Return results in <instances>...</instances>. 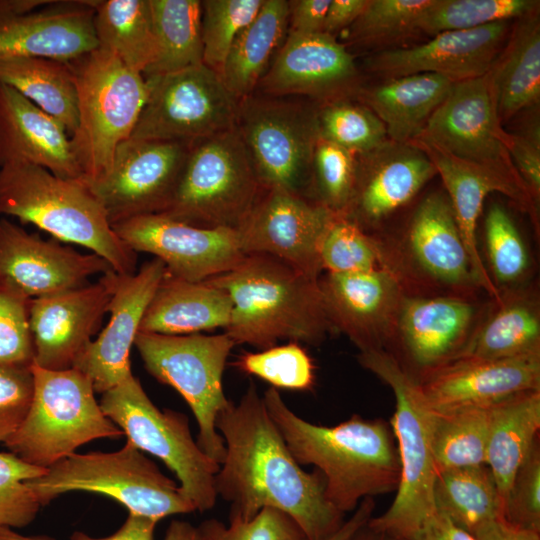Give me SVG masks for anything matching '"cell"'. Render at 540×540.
<instances>
[{"label":"cell","mask_w":540,"mask_h":540,"mask_svg":"<svg viewBox=\"0 0 540 540\" xmlns=\"http://www.w3.org/2000/svg\"><path fill=\"white\" fill-rule=\"evenodd\" d=\"M225 456L215 477L217 496L230 503L229 519L248 520L263 508L290 516L307 540H324L345 521L325 496L323 475L305 471L287 447L251 383L238 403L217 416Z\"/></svg>","instance_id":"obj_1"},{"label":"cell","mask_w":540,"mask_h":540,"mask_svg":"<svg viewBox=\"0 0 540 540\" xmlns=\"http://www.w3.org/2000/svg\"><path fill=\"white\" fill-rule=\"evenodd\" d=\"M263 400L296 461L323 475L325 496L339 512H353L365 498L396 492L400 462L388 422L354 414L323 426L298 416L274 387Z\"/></svg>","instance_id":"obj_2"},{"label":"cell","mask_w":540,"mask_h":540,"mask_svg":"<svg viewBox=\"0 0 540 540\" xmlns=\"http://www.w3.org/2000/svg\"><path fill=\"white\" fill-rule=\"evenodd\" d=\"M207 281L225 290L232 301L225 333L236 345L259 350L280 340L319 345L334 332L318 279L274 257L245 255L233 269Z\"/></svg>","instance_id":"obj_3"},{"label":"cell","mask_w":540,"mask_h":540,"mask_svg":"<svg viewBox=\"0 0 540 540\" xmlns=\"http://www.w3.org/2000/svg\"><path fill=\"white\" fill-rule=\"evenodd\" d=\"M0 215L86 247L118 274L135 273L137 253L118 237L102 205L81 180L64 179L30 163L2 166Z\"/></svg>","instance_id":"obj_4"},{"label":"cell","mask_w":540,"mask_h":540,"mask_svg":"<svg viewBox=\"0 0 540 540\" xmlns=\"http://www.w3.org/2000/svg\"><path fill=\"white\" fill-rule=\"evenodd\" d=\"M358 361L394 393L396 404L390 426L400 462L394 500L384 513L372 516L368 525L398 540H408L436 513L433 490L437 471L432 450L435 412L418 381L389 352H359Z\"/></svg>","instance_id":"obj_5"},{"label":"cell","mask_w":540,"mask_h":540,"mask_svg":"<svg viewBox=\"0 0 540 540\" xmlns=\"http://www.w3.org/2000/svg\"><path fill=\"white\" fill-rule=\"evenodd\" d=\"M77 90L78 124L70 137L82 181L111 167L117 147L130 139L148 95L143 75L97 47L68 61Z\"/></svg>","instance_id":"obj_6"},{"label":"cell","mask_w":540,"mask_h":540,"mask_svg":"<svg viewBox=\"0 0 540 540\" xmlns=\"http://www.w3.org/2000/svg\"><path fill=\"white\" fill-rule=\"evenodd\" d=\"M41 506L71 491L100 493L153 521L195 511L179 485L130 442L118 451L72 454L26 481Z\"/></svg>","instance_id":"obj_7"},{"label":"cell","mask_w":540,"mask_h":540,"mask_svg":"<svg viewBox=\"0 0 540 540\" xmlns=\"http://www.w3.org/2000/svg\"><path fill=\"white\" fill-rule=\"evenodd\" d=\"M31 371L30 407L5 442L21 460L47 469L87 442L123 435L102 411L91 381L82 372L75 368L48 370L34 364Z\"/></svg>","instance_id":"obj_8"},{"label":"cell","mask_w":540,"mask_h":540,"mask_svg":"<svg viewBox=\"0 0 540 540\" xmlns=\"http://www.w3.org/2000/svg\"><path fill=\"white\" fill-rule=\"evenodd\" d=\"M262 189L234 126L190 144L173 197L160 214L202 228L236 229Z\"/></svg>","instance_id":"obj_9"},{"label":"cell","mask_w":540,"mask_h":540,"mask_svg":"<svg viewBox=\"0 0 540 540\" xmlns=\"http://www.w3.org/2000/svg\"><path fill=\"white\" fill-rule=\"evenodd\" d=\"M136 347L146 370L174 388L196 419L200 448L219 465L225 444L216 428L218 414L228 406L223 389L227 359L236 346L227 333L162 335L139 332Z\"/></svg>","instance_id":"obj_10"},{"label":"cell","mask_w":540,"mask_h":540,"mask_svg":"<svg viewBox=\"0 0 540 540\" xmlns=\"http://www.w3.org/2000/svg\"><path fill=\"white\" fill-rule=\"evenodd\" d=\"M99 404L128 442L162 460L176 475L195 511L205 512L215 506V477L220 465L193 439L184 414L161 411L133 375L104 392Z\"/></svg>","instance_id":"obj_11"},{"label":"cell","mask_w":540,"mask_h":540,"mask_svg":"<svg viewBox=\"0 0 540 540\" xmlns=\"http://www.w3.org/2000/svg\"><path fill=\"white\" fill-rule=\"evenodd\" d=\"M303 99L253 93L238 102L236 128L262 188L306 197L320 135L318 104Z\"/></svg>","instance_id":"obj_12"},{"label":"cell","mask_w":540,"mask_h":540,"mask_svg":"<svg viewBox=\"0 0 540 540\" xmlns=\"http://www.w3.org/2000/svg\"><path fill=\"white\" fill-rule=\"evenodd\" d=\"M384 269L406 295L476 297L481 289L447 196L435 192L417 206L401 244L380 240Z\"/></svg>","instance_id":"obj_13"},{"label":"cell","mask_w":540,"mask_h":540,"mask_svg":"<svg viewBox=\"0 0 540 540\" xmlns=\"http://www.w3.org/2000/svg\"><path fill=\"white\" fill-rule=\"evenodd\" d=\"M145 80L147 99L130 139L192 143L236 126L239 101L203 63Z\"/></svg>","instance_id":"obj_14"},{"label":"cell","mask_w":540,"mask_h":540,"mask_svg":"<svg viewBox=\"0 0 540 540\" xmlns=\"http://www.w3.org/2000/svg\"><path fill=\"white\" fill-rule=\"evenodd\" d=\"M493 303L477 297L405 294L385 351L418 380L460 357Z\"/></svg>","instance_id":"obj_15"},{"label":"cell","mask_w":540,"mask_h":540,"mask_svg":"<svg viewBox=\"0 0 540 540\" xmlns=\"http://www.w3.org/2000/svg\"><path fill=\"white\" fill-rule=\"evenodd\" d=\"M190 144L128 139L117 147L105 175L81 181L100 202L112 226L160 214L173 197Z\"/></svg>","instance_id":"obj_16"},{"label":"cell","mask_w":540,"mask_h":540,"mask_svg":"<svg viewBox=\"0 0 540 540\" xmlns=\"http://www.w3.org/2000/svg\"><path fill=\"white\" fill-rule=\"evenodd\" d=\"M336 216L301 195L281 188H263L235 230L245 255H268L318 279L322 273L320 245Z\"/></svg>","instance_id":"obj_17"},{"label":"cell","mask_w":540,"mask_h":540,"mask_svg":"<svg viewBox=\"0 0 540 540\" xmlns=\"http://www.w3.org/2000/svg\"><path fill=\"white\" fill-rule=\"evenodd\" d=\"M506 134L501 127L489 71L453 83L445 100L414 140L458 159L495 169L522 183L507 151Z\"/></svg>","instance_id":"obj_18"},{"label":"cell","mask_w":540,"mask_h":540,"mask_svg":"<svg viewBox=\"0 0 540 540\" xmlns=\"http://www.w3.org/2000/svg\"><path fill=\"white\" fill-rule=\"evenodd\" d=\"M112 227L133 251L154 255L169 275L187 281L226 273L245 256L231 228L197 227L162 214L137 216Z\"/></svg>","instance_id":"obj_19"},{"label":"cell","mask_w":540,"mask_h":540,"mask_svg":"<svg viewBox=\"0 0 540 540\" xmlns=\"http://www.w3.org/2000/svg\"><path fill=\"white\" fill-rule=\"evenodd\" d=\"M117 274L111 270L96 282L31 300L34 365L48 370L73 368L77 357L101 327L114 293Z\"/></svg>","instance_id":"obj_20"},{"label":"cell","mask_w":540,"mask_h":540,"mask_svg":"<svg viewBox=\"0 0 540 540\" xmlns=\"http://www.w3.org/2000/svg\"><path fill=\"white\" fill-rule=\"evenodd\" d=\"M324 312L334 332L359 352L386 350L405 292L385 269L329 273L318 278Z\"/></svg>","instance_id":"obj_21"},{"label":"cell","mask_w":540,"mask_h":540,"mask_svg":"<svg viewBox=\"0 0 540 540\" xmlns=\"http://www.w3.org/2000/svg\"><path fill=\"white\" fill-rule=\"evenodd\" d=\"M356 80L354 58L335 36L288 33L254 93L322 104L347 98Z\"/></svg>","instance_id":"obj_22"},{"label":"cell","mask_w":540,"mask_h":540,"mask_svg":"<svg viewBox=\"0 0 540 540\" xmlns=\"http://www.w3.org/2000/svg\"><path fill=\"white\" fill-rule=\"evenodd\" d=\"M165 273L164 263L154 258L145 262L134 274H117L108 307L109 322L73 365L89 378L95 392L103 394L133 375L130 350L145 311Z\"/></svg>","instance_id":"obj_23"},{"label":"cell","mask_w":540,"mask_h":540,"mask_svg":"<svg viewBox=\"0 0 540 540\" xmlns=\"http://www.w3.org/2000/svg\"><path fill=\"white\" fill-rule=\"evenodd\" d=\"M111 270L97 254L79 253L0 219V275L31 299L80 288L89 277Z\"/></svg>","instance_id":"obj_24"},{"label":"cell","mask_w":540,"mask_h":540,"mask_svg":"<svg viewBox=\"0 0 540 540\" xmlns=\"http://www.w3.org/2000/svg\"><path fill=\"white\" fill-rule=\"evenodd\" d=\"M417 381L436 413L490 407L518 393L540 390V353L493 360L457 359Z\"/></svg>","instance_id":"obj_25"},{"label":"cell","mask_w":540,"mask_h":540,"mask_svg":"<svg viewBox=\"0 0 540 540\" xmlns=\"http://www.w3.org/2000/svg\"><path fill=\"white\" fill-rule=\"evenodd\" d=\"M357 161L356 185L343 217L366 232L408 203L437 174L414 142H386L357 156Z\"/></svg>","instance_id":"obj_26"},{"label":"cell","mask_w":540,"mask_h":540,"mask_svg":"<svg viewBox=\"0 0 540 540\" xmlns=\"http://www.w3.org/2000/svg\"><path fill=\"white\" fill-rule=\"evenodd\" d=\"M508 32V21L446 31L421 45L386 50L367 60L369 70L391 78L434 73L452 82L487 74Z\"/></svg>","instance_id":"obj_27"},{"label":"cell","mask_w":540,"mask_h":540,"mask_svg":"<svg viewBox=\"0 0 540 540\" xmlns=\"http://www.w3.org/2000/svg\"><path fill=\"white\" fill-rule=\"evenodd\" d=\"M412 142L427 154L442 179L482 291L498 301L500 291L488 273L477 242V222L484 200L489 193L500 192L528 210L533 200L522 183L500 171L458 159L423 141Z\"/></svg>","instance_id":"obj_28"},{"label":"cell","mask_w":540,"mask_h":540,"mask_svg":"<svg viewBox=\"0 0 540 540\" xmlns=\"http://www.w3.org/2000/svg\"><path fill=\"white\" fill-rule=\"evenodd\" d=\"M11 163L34 164L64 179L83 177L64 126L0 83V167Z\"/></svg>","instance_id":"obj_29"},{"label":"cell","mask_w":540,"mask_h":540,"mask_svg":"<svg viewBox=\"0 0 540 540\" xmlns=\"http://www.w3.org/2000/svg\"><path fill=\"white\" fill-rule=\"evenodd\" d=\"M93 19V1L0 19V60L79 58L98 47Z\"/></svg>","instance_id":"obj_30"},{"label":"cell","mask_w":540,"mask_h":540,"mask_svg":"<svg viewBox=\"0 0 540 540\" xmlns=\"http://www.w3.org/2000/svg\"><path fill=\"white\" fill-rule=\"evenodd\" d=\"M232 301L228 293L209 281L192 282L167 272L156 289L139 332L188 335L226 329Z\"/></svg>","instance_id":"obj_31"},{"label":"cell","mask_w":540,"mask_h":540,"mask_svg":"<svg viewBox=\"0 0 540 540\" xmlns=\"http://www.w3.org/2000/svg\"><path fill=\"white\" fill-rule=\"evenodd\" d=\"M500 294L458 359L493 360L540 353L536 293L516 287Z\"/></svg>","instance_id":"obj_32"},{"label":"cell","mask_w":540,"mask_h":540,"mask_svg":"<svg viewBox=\"0 0 540 540\" xmlns=\"http://www.w3.org/2000/svg\"><path fill=\"white\" fill-rule=\"evenodd\" d=\"M453 83L434 73L411 74L390 78L366 91L363 97L392 141L409 143L421 133Z\"/></svg>","instance_id":"obj_33"},{"label":"cell","mask_w":540,"mask_h":540,"mask_svg":"<svg viewBox=\"0 0 540 540\" xmlns=\"http://www.w3.org/2000/svg\"><path fill=\"white\" fill-rule=\"evenodd\" d=\"M539 430L540 390L518 393L489 407L486 466L503 504L516 471L539 440Z\"/></svg>","instance_id":"obj_34"},{"label":"cell","mask_w":540,"mask_h":540,"mask_svg":"<svg viewBox=\"0 0 540 540\" xmlns=\"http://www.w3.org/2000/svg\"><path fill=\"white\" fill-rule=\"evenodd\" d=\"M288 0H264L255 18L239 33L220 77L239 101L256 90L288 35Z\"/></svg>","instance_id":"obj_35"},{"label":"cell","mask_w":540,"mask_h":540,"mask_svg":"<svg viewBox=\"0 0 540 540\" xmlns=\"http://www.w3.org/2000/svg\"><path fill=\"white\" fill-rule=\"evenodd\" d=\"M0 83L59 121L70 137L76 131L77 90L68 61L44 57L0 60Z\"/></svg>","instance_id":"obj_36"},{"label":"cell","mask_w":540,"mask_h":540,"mask_svg":"<svg viewBox=\"0 0 540 540\" xmlns=\"http://www.w3.org/2000/svg\"><path fill=\"white\" fill-rule=\"evenodd\" d=\"M500 59L491 82L500 120L513 117L540 99V25L534 14L523 18Z\"/></svg>","instance_id":"obj_37"},{"label":"cell","mask_w":540,"mask_h":540,"mask_svg":"<svg viewBox=\"0 0 540 540\" xmlns=\"http://www.w3.org/2000/svg\"><path fill=\"white\" fill-rule=\"evenodd\" d=\"M98 47L142 75L157 56L149 0L93 1Z\"/></svg>","instance_id":"obj_38"},{"label":"cell","mask_w":540,"mask_h":540,"mask_svg":"<svg viewBox=\"0 0 540 540\" xmlns=\"http://www.w3.org/2000/svg\"><path fill=\"white\" fill-rule=\"evenodd\" d=\"M435 509L471 535L485 523L504 517L496 480L486 465L437 473Z\"/></svg>","instance_id":"obj_39"},{"label":"cell","mask_w":540,"mask_h":540,"mask_svg":"<svg viewBox=\"0 0 540 540\" xmlns=\"http://www.w3.org/2000/svg\"><path fill=\"white\" fill-rule=\"evenodd\" d=\"M149 3L157 56L143 77L202 64L201 1L149 0Z\"/></svg>","instance_id":"obj_40"},{"label":"cell","mask_w":540,"mask_h":540,"mask_svg":"<svg viewBox=\"0 0 540 540\" xmlns=\"http://www.w3.org/2000/svg\"><path fill=\"white\" fill-rule=\"evenodd\" d=\"M489 407L436 413L432 450L436 471L486 465Z\"/></svg>","instance_id":"obj_41"},{"label":"cell","mask_w":540,"mask_h":540,"mask_svg":"<svg viewBox=\"0 0 540 540\" xmlns=\"http://www.w3.org/2000/svg\"><path fill=\"white\" fill-rule=\"evenodd\" d=\"M533 0H433L421 15L417 29L429 35L478 28L533 14Z\"/></svg>","instance_id":"obj_42"},{"label":"cell","mask_w":540,"mask_h":540,"mask_svg":"<svg viewBox=\"0 0 540 540\" xmlns=\"http://www.w3.org/2000/svg\"><path fill=\"white\" fill-rule=\"evenodd\" d=\"M319 135L356 156L368 154L386 143L383 122L366 105L348 98L318 104Z\"/></svg>","instance_id":"obj_43"},{"label":"cell","mask_w":540,"mask_h":540,"mask_svg":"<svg viewBox=\"0 0 540 540\" xmlns=\"http://www.w3.org/2000/svg\"><path fill=\"white\" fill-rule=\"evenodd\" d=\"M484 233L494 284L499 291L519 287L528 274L529 254L514 221L498 203L486 214Z\"/></svg>","instance_id":"obj_44"},{"label":"cell","mask_w":540,"mask_h":540,"mask_svg":"<svg viewBox=\"0 0 540 540\" xmlns=\"http://www.w3.org/2000/svg\"><path fill=\"white\" fill-rule=\"evenodd\" d=\"M319 257L322 271L329 273L384 269L380 240L339 215L324 234Z\"/></svg>","instance_id":"obj_45"},{"label":"cell","mask_w":540,"mask_h":540,"mask_svg":"<svg viewBox=\"0 0 540 540\" xmlns=\"http://www.w3.org/2000/svg\"><path fill=\"white\" fill-rule=\"evenodd\" d=\"M357 167L356 155L319 136L312 158L310 182L315 201L343 216L353 197Z\"/></svg>","instance_id":"obj_46"},{"label":"cell","mask_w":540,"mask_h":540,"mask_svg":"<svg viewBox=\"0 0 540 540\" xmlns=\"http://www.w3.org/2000/svg\"><path fill=\"white\" fill-rule=\"evenodd\" d=\"M264 0L201 1L202 62L220 75L239 33L255 18Z\"/></svg>","instance_id":"obj_47"},{"label":"cell","mask_w":540,"mask_h":540,"mask_svg":"<svg viewBox=\"0 0 540 540\" xmlns=\"http://www.w3.org/2000/svg\"><path fill=\"white\" fill-rule=\"evenodd\" d=\"M233 365L245 374L268 382L276 389L308 391L315 383L313 361L296 342L275 345L259 352H245Z\"/></svg>","instance_id":"obj_48"},{"label":"cell","mask_w":540,"mask_h":540,"mask_svg":"<svg viewBox=\"0 0 540 540\" xmlns=\"http://www.w3.org/2000/svg\"><path fill=\"white\" fill-rule=\"evenodd\" d=\"M433 0H369L348 27L349 40L372 43L417 31L419 19Z\"/></svg>","instance_id":"obj_49"},{"label":"cell","mask_w":540,"mask_h":540,"mask_svg":"<svg viewBox=\"0 0 540 540\" xmlns=\"http://www.w3.org/2000/svg\"><path fill=\"white\" fill-rule=\"evenodd\" d=\"M31 300L0 275V365L30 367L33 364Z\"/></svg>","instance_id":"obj_50"},{"label":"cell","mask_w":540,"mask_h":540,"mask_svg":"<svg viewBox=\"0 0 540 540\" xmlns=\"http://www.w3.org/2000/svg\"><path fill=\"white\" fill-rule=\"evenodd\" d=\"M45 471L11 452H0V527L22 528L35 519L41 505L26 481Z\"/></svg>","instance_id":"obj_51"},{"label":"cell","mask_w":540,"mask_h":540,"mask_svg":"<svg viewBox=\"0 0 540 540\" xmlns=\"http://www.w3.org/2000/svg\"><path fill=\"white\" fill-rule=\"evenodd\" d=\"M198 527L206 540H307L290 516L273 508H263L248 520L229 519L228 524L211 518Z\"/></svg>","instance_id":"obj_52"},{"label":"cell","mask_w":540,"mask_h":540,"mask_svg":"<svg viewBox=\"0 0 540 540\" xmlns=\"http://www.w3.org/2000/svg\"><path fill=\"white\" fill-rule=\"evenodd\" d=\"M504 519L521 529L540 532V445H533L516 471L504 502Z\"/></svg>","instance_id":"obj_53"},{"label":"cell","mask_w":540,"mask_h":540,"mask_svg":"<svg viewBox=\"0 0 540 540\" xmlns=\"http://www.w3.org/2000/svg\"><path fill=\"white\" fill-rule=\"evenodd\" d=\"M33 387L31 366L0 365V443H5L23 422Z\"/></svg>","instance_id":"obj_54"},{"label":"cell","mask_w":540,"mask_h":540,"mask_svg":"<svg viewBox=\"0 0 540 540\" xmlns=\"http://www.w3.org/2000/svg\"><path fill=\"white\" fill-rule=\"evenodd\" d=\"M506 146L513 166L533 201L540 196L539 129L524 135L506 134Z\"/></svg>","instance_id":"obj_55"},{"label":"cell","mask_w":540,"mask_h":540,"mask_svg":"<svg viewBox=\"0 0 540 540\" xmlns=\"http://www.w3.org/2000/svg\"><path fill=\"white\" fill-rule=\"evenodd\" d=\"M331 0H289L288 33H320Z\"/></svg>","instance_id":"obj_56"},{"label":"cell","mask_w":540,"mask_h":540,"mask_svg":"<svg viewBox=\"0 0 540 540\" xmlns=\"http://www.w3.org/2000/svg\"><path fill=\"white\" fill-rule=\"evenodd\" d=\"M369 0H331L327 10L323 32L334 33L350 27L360 16Z\"/></svg>","instance_id":"obj_57"},{"label":"cell","mask_w":540,"mask_h":540,"mask_svg":"<svg viewBox=\"0 0 540 540\" xmlns=\"http://www.w3.org/2000/svg\"><path fill=\"white\" fill-rule=\"evenodd\" d=\"M472 536L476 540H540V532L516 527L504 517L485 523Z\"/></svg>","instance_id":"obj_58"},{"label":"cell","mask_w":540,"mask_h":540,"mask_svg":"<svg viewBox=\"0 0 540 540\" xmlns=\"http://www.w3.org/2000/svg\"><path fill=\"white\" fill-rule=\"evenodd\" d=\"M408 540H476L470 533L459 528L447 517L436 513L423 528Z\"/></svg>","instance_id":"obj_59"},{"label":"cell","mask_w":540,"mask_h":540,"mask_svg":"<svg viewBox=\"0 0 540 540\" xmlns=\"http://www.w3.org/2000/svg\"><path fill=\"white\" fill-rule=\"evenodd\" d=\"M158 522L130 515L124 524L112 535L104 538H91L83 533H77L72 540H154L153 533Z\"/></svg>","instance_id":"obj_60"},{"label":"cell","mask_w":540,"mask_h":540,"mask_svg":"<svg viewBox=\"0 0 540 540\" xmlns=\"http://www.w3.org/2000/svg\"><path fill=\"white\" fill-rule=\"evenodd\" d=\"M374 510V498L363 499L339 529L324 540H349L358 529L371 519Z\"/></svg>","instance_id":"obj_61"},{"label":"cell","mask_w":540,"mask_h":540,"mask_svg":"<svg viewBox=\"0 0 540 540\" xmlns=\"http://www.w3.org/2000/svg\"><path fill=\"white\" fill-rule=\"evenodd\" d=\"M163 540H206L199 527L188 522L173 520Z\"/></svg>","instance_id":"obj_62"},{"label":"cell","mask_w":540,"mask_h":540,"mask_svg":"<svg viewBox=\"0 0 540 540\" xmlns=\"http://www.w3.org/2000/svg\"><path fill=\"white\" fill-rule=\"evenodd\" d=\"M349 540H398L395 537L378 531L368 525V522L358 529Z\"/></svg>","instance_id":"obj_63"},{"label":"cell","mask_w":540,"mask_h":540,"mask_svg":"<svg viewBox=\"0 0 540 540\" xmlns=\"http://www.w3.org/2000/svg\"><path fill=\"white\" fill-rule=\"evenodd\" d=\"M0 540H53L43 536H25L17 533L13 528L0 527Z\"/></svg>","instance_id":"obj_64"}]
</instances>
